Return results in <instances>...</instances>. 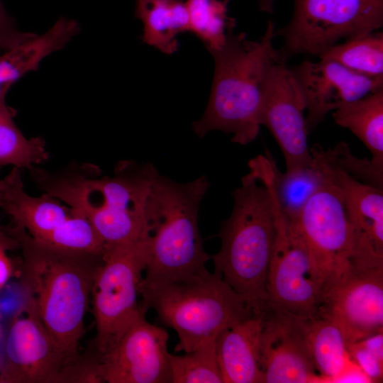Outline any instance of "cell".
I'll return each mask as SVG.
<instances>
[{"label":"cell","mask_w":383,"mask_h":383,"mask_svg":"<svg viewBox=\"0 0 383 383\" xmlns=\"http://www.w3.org/2000/svg\"><path fill=\"white\" fill-rule=\"evenodd\" d=\"M369 77H383V33L368 34L337 43L318 56Z\"/></svg>","instance_id":"cell-25"},{"label":"cell","mask_w":383,"mask_h":383,"mask_svg":"<svg viewBox=\"0 0 383 383\" xmlns=\"http://www.w3.org/2000/svg\"><path fill=\"white\" fill-rule=\"evenodd\" d=\"M260 367L263 383L323 382L310 355L305 321L268 308L262 316Z\"/></svg>","instance_id":"cell-16"},{"label":"cell","mask_w":383,"mask_h":383,"mask_svg":"<svg viewBox=\"0 0 383 383\" xmlns=\"http://www.w3.org/2000/svg\"><path fill=\"white\" fill-rule=\"evenodd\" d=\"M33 179L44 192L86 216L106 248L148 237L145 206L156 168L151 163L119 162L112 177L87 170L52 174L35 166Z\"/></svg>","instance_id":"cell-2"},{"label":"cell","mask_w":383,"mask_h":383,"mask_svg":"<svg viewBox=\"0 0 383 383\" xmlns=\"http://www.w3.org/2000/svg\"><path fill=\"white\" fill-rule=\"evenodd\" d=\"M230 0H185L189 32L194 34L210 52L220 49L236 26L228 16Z\"/></svg>","instance_id":"cell-26"},{"label":"cell","mask_w":383,"mask_h":383,"mask_svg":"<svg viewBox=\"0 0 383 383\" xmlns=\"http://www.w3.org/2000/svg\"><path fill=\"white\" fill-rule=\"evenodd\" d=\"M4 228L22 252L19 283L26 294V304L34 308L67 368L82 357L78 348L84 318L104 254L52 246L35 239L13 223Z\"/></svg>","instance_id":"cell-1"},{"label":"cell","mask_w":383,"mask_h":383,"mask_svg":"<svg viewBox=\"0 0 383 383\" xmlns=\"http://www.w3.org/2000/svg\"><path fill=\"white\" fill-rule=\"evenodd\" d=\"M6 251L5 248L0 246V290L6 285L13 274L12 264Z\"/></svg>","instance_id":"cell-34"},{"label":"cell","mask_w":383,"mask_h":383,"mask_svg":"<svg viewBox=\"0 0 383 383\" xmlns=\"http://www.w3.org/2000/svg\"><path fill=\"white\" fill-rule=\"evenodd\" d=\"M143 311L153 309L174 330L175 352L189 353L225 328L255 314L216 272L206 267L187 277L140 289Z\"/></svg>","instance_id":"cell-6"},{"label":"cell","mask_w":383,"mask_h":383,"mask_svg":"<svg viewBox=\"0 0 383 383\" xmlns=\"http://www.w3.org/2000/svg\"><path fill=\"white\" fill-rule=\"evenodd\" d=\"M275 0H257L259 9L268 13H274V4Z\"/></svg>","instance_id":"cell-36"},{"label":"cell","mask_w":383,"mask_h":383,"mask_svg":"<svg viewBox=\"0 0 383 383\" xmlns=\"http://www.w3.org/2000/svg\"><path fill=\"white\" fill-rule=\"evenodd\" d=\"M351 360L364 372L370 382H380L383 377V355L366 346L360 340L347 344Z\"/></svg>","instance_id":"cell-31"},{"label":"cell","mask_w":383,"mask_h":383,"mask_svg":"<svg viewBox=\"0 0 383 383\" xmlns=\"http://www.w3.org/2000/svg\"><path fill=\"white\" fill-rule=\"evenodd\" d=\"M271 181L269 175L262 179L271 194L275 222L266 280V309L306 321L317 313L321 283L304 245L279 209Z\"/></svg>","instance_id":"cell-9"},{"label":"cell","mask_w":383,"mask_h":383,"mask_svg":"<svg viewBox=\"0 0 383 383\" xmlns=\"http://www.w3.org/2000/svg\"><path fill=\"white\" fill-rule=\"evenodd\" d=\"M334 121L356 135L383 167V88L342 104L332 112Z\"/></svg>","instance_id":"cell-23"},{"label":"cell","mask_w":383,"mask_h":383,"mask_svg":"<svg viewBox=\"0 0 383 383\" xmlns=\"http://www.w3.org/2000/svg\"><path fill=\"white\" fill-rule=\"evenodd\" d=\"M322 172L323 184L296 220L290 222L306 248L321 288L346 267L354 248L352 228L341 194Z\"/></svg>","instance_id":"cell-10"},{"label":"cell","mask_w":383,"mask_h":383,"mask_svg":"<svg viewBox=\"0 0 383 383\" xmlns=\"http://www.w3.org/2000/svg\"><path fill=\"white\" fill-rule=\"evenodd\" d=\"M233 206L221 223L219 251L211 256L214 272L257 315L266 310V280L275 238L272 199L268 188L251 172L233 192Z\"/></svg>","instance_id":"cell-4"},{"label":"cell","mask_w":383,"mask_h":383,"mask_svg":"<svg viewBox=\"0 0 383 383\" xmlns=\"http://www.w3.org/2000/svg\"><path fill=\"white\" fill-rule=\"evenodd\" d=\"M317 313L333 320L348 343L383 331V267L350 260L322 287Z\"/></svg>","instance_id":"cell-12"},{"label":"cell","mask_w":383,"mask_h":383,"mask_svg":"<svg viewBox=\"0 0 383 383\" xmlns=\"http://www.w3.org/2000/svg\"><path fill=\"white\" fill-rule=\"evenodd\" d=\"M148 260L147 238L105 248L91 296L96 325L94 350L99 357L134 319L146 313L138 298Z\"/></svg>","instance_id":"cell-8"},{"label":"cell","mask_w":383,"mask_h":383,"mask_svg":"<svg viewBox=\"0 0 383 383\" xmlns=\"http://www.w3.org/2000/svg\"><path fill=\"white\" fill-rule=\"evenodd\" d=\"M215 340L182 355L169 353L172 383H223Z\"/></svg>","instance_id":"cell-28"},{"label":"cell","mask_w":383,"mask_h":383,"mask_svg":"<svg viewBox=\"0 0 383 383\" xmlns=\"http://www.w3.org/2000/svg\"><path fill=\"white\" fill-rule=\"evenodd\" d=\"M383 26V0H294L289 23L274 30L287 61L296 55L318 57L340 40L376 31Z\"/></svg>","instance_id":"cell-7"},{"label":"cell","mask_w":383,"mask_h":383,"mask_svg":"<svg viewBox=\"0 0 383 383\" xmlns=\"http://www.w3.org/2000/svg\"><path fill=\"white\" fill-rule=\"evenodd\" d=\"M274 30L270 20L257 41L248 40L243 32L232 33L220 49L210 52L214 59L213 79L206 111L192 123L197 136L221 131L233 134L232 142L242 145L256 138L261 126L264 58Z\"/></svg>","instance_id":"cell-5"},{"label":"cell","mask_w":383,"mask_h":383,"mask_svg":"<svg viewBox=\"0 0 383 383\" xmlns=\"http://www.w3.org/2000/svg\"><path fill=\"white\" fill-rule=\"evenodd\" d=\"M262 91L260 124L270 130L280 147L286 172L310 166L303 98L286 60L272 42L265 55Z\"/></svg>","instance_id":"cell-11"},{"label":"cell","mask_w":383,"mask_h":383,"mask_svg":"<svg viewBox=\"0 0 383 383\" xmlns=\"http://www.w3.org/2000/svg\"><path fill=\"white\" fill-rule=\"evenodd\" d=\"M310 152L341 194L353 236L351 260L382 267L383 191L346 174L331 161L319 144H314Z\"/></svg>","instance_id":"cell-15"},{"label":"cell","mask_w":383,"mask_h":383,"mask_svg":"<svg viewBox=\"0 0 383 383\" xmlns=\"http://www.w3.org/2000/svg\"><path fill=\"white\" fill-rule=\"evenodd\" d=\"M35 34L18 30L14 19L7 13L0 0V51L9 50Z\"/></svg>","instance_id":"cell-32"},{"label":"cell","mask_w":383,"mask_h":383,"mask_svg":"<svg viewBox=\"0 0 383 383\" xmlns=\"http://www.w3.org/2000/svg\"><path fill=\"white\" fill-rule=\"evenodd\" d=\"M135 16L143 26L142 42L162 53L178 50L177 36L189 32V18L183 0H135Z\"/></svg>","instance_id":"cell-21"},{"label":"cell","mask_w":383,"mask_h":383,"mask_svg":"<svg viewBox=\"0 0 383 383\" xmlns=\"http://www.w3.org/2000/svg\"><path fill=\"white\" fill-rule=\"evenodd\" d=\"M11 320L3 340L0 383H61L65 361L34 308Z\"/></svg>","instance_id":"cell-14"},{"label":"cell","mask_w":383,"mask_h":383,"mask_svg":"<svg viewBox=\"0 0 383 383\" xmlns=\"http://www.w3.org/2000/svg\"><path fill=\"white\" fill-rule=\"evenodd\" d=\"M289 68L307 111L305 120L309 133L328 112L383 88V77L361 75L329 60H306Z\"/></svg>","instance_id":"cell-17"},{"label":"cell","mask_w":383,"mask_h":383,"mask_svg":"<svg viewBox=\"0 0 383 383\" xmlns=\"http://www.w3.org/2000/svg\"><path fill=\"white\" fill-rule=\"evenodd\" d=\"M80 30L79 23L60 16L45 33L0 54V100L11 87L27 73L38 69L44 58L64 48Z\"/></svg>","instance_id":"cell-20"},{"label":"cell","mask_w":383,"mask_h":383,"mask_svg":"<svg viewBox=\"0 0 383 383\" xmlns=\"http://www.w3.org/2000/svg\"><path fill=\"white\" fill-rule=\"evenodd\" d=\"M305 322L315 370L323 382H333L353 363L344 334L333 320L318 313Z\"/></svg>","instance_id":"cell-22"},{"label":"cell","mask_w":383,"mask_h":383,"mask_svg":"<svg viewBox=\"0 0 383 383\" xmlns=\"http://www.w3.org/2000/svg\"><path fill=\"white\" fill-rule=\"evenodd\" d=\"M167 332L146 320L134 319L109 349L99 356L107 383H172Z\"/></svg>","instance_id":"cell-13"},{"label":"cell","mask_w":383,"mask_h":383,"mask_svg":"<svg viewBox=\"0 0 383 383\" xmlns=\"http://www.w3.org/2000/svg\"><path fill=\"white\" fill-rule=\"evenodd\" d=\"M38 240L74 252L104 254L105 250V244L93 225L74 209L72 215L60 226Z\"/></svg>","instance_id":"cell-29"},{"label":"cell","mask_w":383,"mask_h":383,"mask_svg":"<svg viewBox=\"0 0 383 383\" xmlns=\"http://www.w3.org/2000/svg\"><path fill=\"white\" fill-rule=\"evenodd\" d=\"M271 179L282 213L288 221L294 222L323 184L324 174L313 159L307 167L283 173L271 156Z\"/></svg>","instance_id":"cell-24"},{"label":"cell","mask_w":383,"mask_h":383,"mask_svg":"<svg viewBox=\"0 0 383 383\" xmlns=\"http://www.w3.org/2000/svg\"><path fill=\"white\" fill-rule=\"evenodd\" d=\"M209 187L204 175L179 183L156 172L145 206L148 260L140 289L177 280L206 267L211 255L204 249L198 212Z\"/></svg>","instance_id":"cell-3"},{"label":"cell","mask_w":383,"mask_h":383,"mask_svg":"<svg viewBox=\"0 0 383 383\" xmlns=\"http://www.w3.org/2000/svg\"><path fill=\"white\" fill-rule=\"evenodd\" d=\"M333 382H370L367 376L353 362Z\"/></svg>","instance_id":"cell-33"},{"label":"cell","mask_w":383,"mask_h":383,"mask_svg":"<svg viewBox=\"0 0 383 383\" xmlns=\"http://www.w3.org/2000/svg\"><path fill=\"white\" fill-rule=\"evenodd\" d=\"M15 111L0 100V165L30 169L48 158L44 140L27 138L16 125Z\"/></svg>","instance_id":"cell-27"},{"label":"cell","mask_w":383,"mask_h":383,"mask_svg":"<svg viewBox=\"0 0 383 383\" xmlns=\"http://www.w3.org/2000/svg\"><path fill=\"white\" fill-rule=\"evenodd\" d=\"M0 209L11 217L12 223L37 240H42L72 213L71 207L46 193L39 197L28 195L20 169L16 167L0 179Z\"/></svg>","instance_id":"cell-18"},{"label":"cell","mask_w":383,"mask_h":383,"mask_svg":"<svg viewBox=\"0 0 383 383\" xmlns=\"http://www.w3.org/2000/svg\"><path fill=\"white\" fill-rule=\"evenodd\" d=\"M262 316L252 314L225 328L216 338L223 383H263L260 367Z\"/></svg>","instance_id":"cell-19"},{"label":"cell","mask_w":383,"mask_h":383,"mask_svg":"<svg viewBox=\"0 0 383 383\" xmlns=\"http://www.w3.org/2000/svg\"><path fill=\"white\" fill-rule=\"evenodd\" d=\"M331 161L354 179L383 191V167L371 159H360L350 151L345 142L338 143L333 148L325 150Z\"/></svg>","instance_id":"cell-30"},{"label":"cell","mask_w":383,"mask_h":383,"mask_svg":"<svg viewBox=\"0 0 383 383\" xmlns=\"http://www.w3.org/2000/svg\"><path fill=\"white\" fill-rule=\"evenodd\" d=\"M0 246L5 248L7 250H14L19 248L17 240L10 235L5 230L4 227L0 225Z\"/></svg>","instance_id":"cell-35"}]
</instances>
